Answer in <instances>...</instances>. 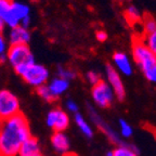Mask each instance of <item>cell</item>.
Listing matches in <instances>:
<instances>
[{
  "label": "cell",
  "mask_w": 156,
  "mask_h": 156,
  "mask_svg": "<svg viewBox=\"0 0 156 156\" xmlns=\"http://www.w3.org/2000/svg\"><path fill=\"white\" fill-rule=\"evenodd\" d=\"M30 136L28 122L22 113L0 122V156L20 155L23 144Z\"/></svg>",
  "instance_id": "6da1fadb"
},
{
  "label": "cell",
  "mask_w": 156,
  "mask_h": 156,
  "mask_svg": "<svg viewBox=\"0 0 156 156\" xmlns=\"http://www.w3.org/2000/svg\"><path fill=\"white\" fill-rule=\"evenodd\" d=\"M132 56L146 80L156 83V55L146 47L145 42L140 39H134Z\"/></svg>",
  "instance_id": "7a4b0ae2"
},
{
  "label": "cell",
  "mask_w": 156,
  "mask_h": 156,
  "mask_svg": "<svg viewBox=\"0 0 156 156\" xmlns=\"http://www.w3.org/2000/svg\"><path fill=\"white\" fill-rule=\"evenodd\" d=\"M7 56L8 62L11 64V66L20 76L28 66L35 63L34 54L30 51L28 44L10 46L8 49Z\"/></svg>",
  "instance_id": "3957f363"
},
{
  "label": "cell",
  "mask_w": 156,
  "mask_h": 156,
  "mask_svg": "<svg viewBox=\"0 0 156 156\" xmlns=\"http://www.w3.org/2000/svg\"><path fill=\"white\" fill-rule=\"evenodd\" d=\"M87 112H88V115H89L90 120H92V122L97 126L98 129L100 130L101 132H103V133L105 134V136H106L107 139L110 140L113 144H115L116 146H122V145H127V144H128L124 141V139L120 136L119 133H117L112 127L105 122L104 118L95 111V108L91 104L87 105Z\"/></svg>",
  "instance_id": "277c9868"
},
{
  "label": "cell",
  "mask_w": 156,
  "mask_h": 156,
  "mask_svg": "<svg viewBox=\"0 0 156 156\" xmlns=\"http://www.w3.org/2000/svg\"><path fill=\"white\" fill-rule=\"evenodd\" d=\"M19 98L7 89L0 90V122H5L20 114Z\"/></svg>",
  "instance_id": "5b68a950"
},
{
  "label": "cell",
  "mask_w": 156,
  "mask_h": 156,
  "mask_svg": "<svg viewBox=\"0 0 156 156\" xmlns=\"http://www.w3.org/2000/svg\"><path fill=\"white\" fill-rule=\"evenodd\" d=\"M91 97L94 104L100 108H107L114 102L115 92L107 81H100L98 85L93 86L91 89Z\"/></svg>",
  "instance_id": "8992f818"
},
{
  "label": "cell",
  "mask_w": 156,
  "mask_h": 156,
  "mask_svg": "<svg viewBox=\"0 0 156 156\" xmlns=\"http://www.w3.org/2000/svg\"><path fill=\"white\" fill-rule=\"evenodd\" d=\"M21 77L25 83L37 89L47 83L49 79V71L46 66L34 63L21 74Z\"/></svg>",
  "instance_id": "52a82bcc"
},
{
  "label": "cell",
  "mask_w": 156,
  "mask_h": 156,
  "mask_svg": "<svg viewBox=\"0 0 156 156\" xmlns=\"http://www.w3.org/2000/svg\"><path fill=\"white\" fill-rule=\"evenodd\" d=\"M29 15V7L25 3L20 1H12V5L10 9L9 13L5 17V21L7 23V26L10 28H14L21 25L22 20Z\"/></svg>",
  "instance_id": "ba28073f"
},
{
  "label": "cell",
  "mask_w": 156,
  "mask_h": 156,
  "mask_svg": "<svg viewBox=\"0 0 156 156\" xmlns=\"http://www.w3.org/2000/svg\"><path fill=\"white\" fill-rule=\"evenodd\" d=\"M46 122L54 132H64L69 126V116L61 108H52L47 115Z\"/></svg>",
  "instance_id": "9c48e42d"
},
{
  "label": "cell",
  "mask_w": 156,
  "mask_h": 156,
  "mask_svg": "<svg viewBox=\"0 0 156 156\" xmlns=\"http://www.w3.org/2000/svg\"><path fill=\"white\" fill-rule=\"evenodd\" d=\"M105 75H106V79L108 85L112 87L114 90L116 99L118 101H124L126 98V89H125L124 83L120 77L119 73L116 71V68L114 66L107 64L105 67Z\"/></svg>",
  "instance_id": "30bf717a"
},
{
  "label": "cell",
  "mask_w": 156,
  "mask_h": 156,
  "mask_svg": "<svg viewBox=\"0 0 156 156\" xmlns=\"http://www.w3.org/2000/svg\"><path fill=\"white\" fill-rule=\"evenodd\" d=\"M113 63L116 71L124 76H131L133 73L131 62L128 55L124 52H115L113 54Z\"/></svg>",
  "instance_id": "8fae6325"
},
{
  "label": "cell",
  "mask_w": 156,
  "mask_h": 156,
  "mask_svg": "<svg viewBox=\"0 0 156 156\" xmlns=\"http://www.w3.org/2000/svg\"><path fill=\"white\" fill-rule=\"evenodd\" d=\"M30 41V32L23 26H17L11 28L9 33V42L10 46L15 44H28Z\"/></svg>",
  "instance_id": "7c38bea8"
},
{
  "label": "cell",
  "mask_w": 156,
  "mask_h": 156,
  "mask_svg": "<svg viewBox=\"0 0 156 156\" xmlns=\"http://www.w3.org/2000/svg\"><path fill=\"white\" fill-rule=\"evenodd\" d=\"M51 144L53 149L60 154H67L71 147V142L65 132H54L51 136Z\"/></svg>",
  "instance_id": "4fadbf2b"
},
{
  "label": "cell",
  "mask_w": 156,
  "mask_h": 156,
  "mask_svg": "<svg viewBox=\"0 0 156 156\" xmlns=\"http://www.w3.org/2000/svg\"><path fill=\"white\" fill-rule=\"evenodd\" d=\"M20 156H41L40 145L36 138L30 136L24 144L20 151Z\"/></svg>",
  "instance_id": "5bb4252c"
},
{
  "label": "cell",
  "mask_w": 156,
  "mask_h": 156,
  "mask_svg": "<svg viewBox=\"0 0 156 156\" xmlns=\"http://www.w3.org/2000/svg\"><path fill=\"white\" fill-rule=\"evenodd\" d=\"M48 86H49V88H50L51 92L58 99V97H61L62 94H64V93L68 90V88H69V81L56 76L55 78L52 79L51 83H49Z\"/></svg>",
  "instance_id": "9a60e30c"
},
{
  "label": "cell",
  "mask_w": 156,
  "mask_h": 156,
  "mask_svg": "<svg viewBox=\"0 0 156 156\" xmlns=\"http://www.w3.org/2000/svg\"><path fill=\"white\" fill-rule=\"evenodd\" d=\"M74 120H75L79 131H80L87 139H92L93 136H94V131H93L92 127L89 124V122L86 120V118L80 113H77V114L74 115Z\"/></svg>",
  "instance_id": "2e32d148"
},
{
  "label": "cell",
  "mask_w": 156,
  "mask_h": 156,
  "mask_svg": "<svg viewBox=\"0 0 156 156\" xmlns=\"http://www.w3.org/2000/svg\"><path fill=\"white\" fill-rule=\"evenodd\" d=\"M113 153L114 156H138L139 151L134 145L128 143L127 145L116 146L113 150Z\"/></svg>",
  "instance_id": "e0dca14e"
},
{
  "label": "cell",
  "mask_w": 156,
  "mask_h": 156,
  "mask_svg": "<svg viewBox=\"0 0 156 156\" xmlns=\"http://www.w3.org/2000/svg\"><path fill=\"white\" fill-rule=\"evenodd\" d=\"M118 127H119V134L122 139H130L133 136V128L126 119L119 118L118 119Z\"/></svg>",
  "instance_id": "ac0fdd59"
},
{
  "label": "cell",
  "mask_w": 156,
  "mask_h": 156,
  "mask_svg": "<svg viewBox=\"0 0 156 156\" xmlns=\"http://www.w3.org/2000/svg\"><path fill=\"white\" fill-rule=\"evenodd\" d=\"M36 91H37V94L41 98L42 100L47 101V102L51 103V102H54V101L58 100V98L51 92V90H50V88H49L48 85H44V86H41V87L37 88Z\"/></svg>",
  "instance_id": "d6986e66"
},
{
  "label": "cell",
  "mask_w": 156,
  "mask_h": 156,
  "mask_svg": "<svg viewBox=\"0 0 156 156\" xmlns=\"http://www.w3.org/2000/svg\"><path fill=\"white\" fill-rule=\"evenodd\" d=\"M140 11L138 10V8H136L134 5H130L125 12V17H126L127 22L129 24H134V23L139 22L140 21Z\"/></svg>",
  "instance_id": "ffe728a7"
},
{
  "label": "cell",
  "mask_w": 156,
  "mask_h": 156,
  "mask_svg": "<svg viewBox=\"0 0 156 156\" xmlns=\"http://www.w3.org/2000/svg\"><path fill=\"white\" fill-rule=\"evenodd\" d=\"M56 74H58V77L63 78V79H66V80H68V81L75 79V77L77 76V74H76V72L74 71V69L63 67V66H58Z\"/></svg>",
  "instance_id": "44dd1931"
},
{
  "label": "cell",
  "mask_w": 156,
  "mask_h": 156,
  "mask_svg": "<svg viewBox=\"0 0 156 156\" xmlns=\"http://www.w3.org/2000/svg\"><path fill=\"white\" fill-rule=\"evenodd\" d=\"M144 30H145L146 35L156 32V21L151 15H145L144 17Z\"/></svg>",
  "instance_id": "7402d4cb"
},
{
  "label": "cell",
  "mask_w": 156,
  "mask_h": 156,
  "mask_svg": "<svg viewBox=\"0 0 156 156\" xmlns=\"http://www.w3.org/2000/svg\"><path fill=\"white\" fill-rule=\"evenodd\" d=\"M144 42H145L146 47L156 55V32L152 33L150 35H146Z\"/></svg>",
  "instance_id": "603a6c76"
},
{
  "label": "cell",
  "mask_w": 156,
  "mask_h": 156,
  "mask_svg": "<svg viewBox=\"0 0 156 156\" xmlns=\"http://www.w3.org/2000/svg\"><path fill=\"white\" fill-rule=\"evenodd\" d=\"M13 0H1L0 1V17L5 19L9 13Z\"/></svg>",
  "instance_id": "cb8c5ba5"
},
{
  "label": "cell",
  "mask_w": 156,
  "mask_h": 156,
  "mask_svg": "<svg viewBox=\"0 0 156 156\" xmlns=\"http://www.w3.org/2000/svg\"><path fill=\"white\" fill-rule=\"evenodd\" d=\"M86 78H87L88 83H90V85H92V87H93V86H95V85H98L100 81H102L100 74H98L97 72H94V71H89V72H88V73L86 74Z\"/></svg>",
  "instance_id": "d4e9b609"
},
{
  "label": "cell",
  "mask_w": 156,
  "mask_h": 156,
  "mask_svg": "<svg viewBox=\"0 0 156 156\" xmlns=\"http://www.w3.org/2000/svg\"><path fill=\"white\" fill-rule=\"evenodd\" d=\"M65 106H66V110L69 113H73L74 115L79 113L78 112L79 111V106H78V104L74 100H67L65 103Z\"/></svg>",
  "instance_id": "484cf974"
},
{
  "label": "cell",
  "mask_w": 156,
  "mask_h": 156,
  "mask_svg": "<svg viewBox=\"0 0 156 156\" xmlns=\"http://www.w3.org/2000/svg\"><path fill=\"white\" fill-rule=\"evenodd\" d=\"M8 46L7 41H5V38L3 37L2 34H0V56L3 55L8 52Z\"/></svg>",
  "instance_id": "4316f807"
},
{
  "label": "cell",
  "mask_w": 156,
  "mask_h": 156,
  "mask_svg": "<svg viewBox=\"0 0 156 156\" xmlns=\"http://www.w3.org/2000/svg\"><path fill=\"white\" fill-rule=\"evenodd\" d=\"M95 37H97V39L99 40V41L104 42L107 39V34L104 32V30H98L97 34H95Z\"/></svg>",
  "instance_id": "83f0119b"
},
{
  "label": "cell",
  "mask_w": 156,
  "mask_h": 156,
  "mask_svg": "<svg viewBox=\"0 0 156 156\" xmlns=\"http://www.w3.org/2000/svg\"><path fill=\"white\" fill-rule=\"evenodd\" d=\"M30 23H32V19H30V15H28V16H26L25 19L22 20V22H21V26H23L24 28H29V26H30Z\"/></svg>",
  "instance_id": "f1b7e54d"
},
{
  "label": "cell",
  "mask_w": 156,
  "mask_h": 156,
  "mask_svg": "<svg viewBox=\"0 0 156 156\" xmlns=\"http://www.w3.org/2000/svg\"><path fill=\"white\" fill-rule=\"evenodd\" d=\"M5 27H7V23H5V19L0 17V34H2V33L5 32Z\"/></svg>",
  "instance_id": "f546056e"
},
{
  "label": "cell",
  "mask_w": 156,
  "mask_h": 156,
  "mask_svg": "<svg viewBox=\"0 0 156 156\" xmlns=\"http://www.w3.org/2000/svg\"><path fill=\"white\" fill-rule=\"evenodd\" d=\"M5 61H8V56H7V53L3 54V55L0 56V63H5Z\"/></svg>",
  "instance_id": "4dcf8cb0"
},
{
  "label": "cell",
  "mask_w": 156,
  "mask_h": 156,
  "mask_svg": "<svg viewBox=\"0 0 156 156\" xmlns=\"http://www.w3.org/2000/svg\"><path fill=\"white\" fill-rule=\"evenodd\" d=\"M105 156H114V153H113V150H110L105 153Z\"/></svg>",
  "instance_id": "1f68e13d"
},
{
  "label": "cell",
  "mask_w": 156,
  "mask_h": 156,
  "mask_svg": "<svg viewBox=\"0 0 156 156\" xmlns=\"http://www.w3.org/2000/svg\"><path fill=\"white\" fill-rule=\"evenodd\" d=\"M63 156H77L76 154H73V153H67V154H64Z\"/></svg>",
  "instance_id": "d6a6232c"
},
{
  "label": "cell",
  "mask_w": 156,
  "mask_h": 156,
  "mask_svg": "<svg viewBox=\"0 0 156 156\" xmlns=\"http://www.w3.org/2000/svg\"><path fill=\"white\" fill-rule=\"evenodd\" d=\"M0 1H1V0H0Z\"/></svg>",
  "instance_id": "836d02e7"
}]
</instances>
